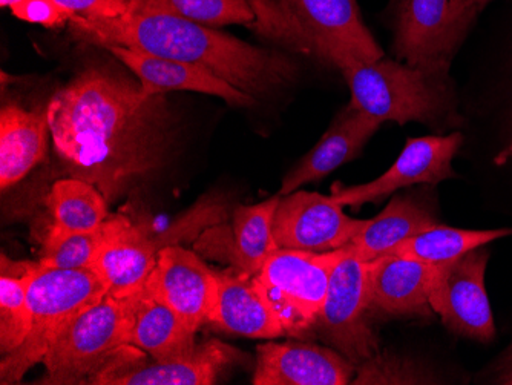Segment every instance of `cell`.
I'll return each instance as SVG.
<instances>
[{
	"label": "cell",
	"mask_w": 512,
	"mask_h": 385,
	"mask_svg": "<svg viewBox=\"0 0 512 385\" xmlns=\"http://www.w3.org/2000/svg\"><path fill=\"white\" fill-rule=\"evenodd\" d=\"M241 353L218 339L197 344L191 352L163 361L131 362L105 379L108 385H212Z\"/></svg>",
	"instance_id": "19"
},
{
	"label": "cell",
	"mask_w": 512,
	"mask_h": 385,
	"mask_svg": "<svg viewBox=\"0 0 512 385\" xmlns=\"http://www.w3.org/2000/svg\"><path fill=\"white\" fill-rule=\"evenodd\" d=\"M42 266V264H40ZM36 272V270H34ZM33 274L0 278V352L10 355L22 346L30 330L28 289Z\"/></svg>",
	"instance_id": "29"
},
{
	"label": "cell",
	"mask_w": 512,
	"mask_h": 385,
	"mask_svg": "<svg viewBox=\"0 0 512 385\" xmlns=\"http://www.w3.org/2000/svg\"><path fill=\"white\" fill-rule=\"evenodd\" d=\"M490 2H493V0H468V5L476 11H480L485 5L490 4Z\"/></svg>",
	"instance_id": "35"
},
{
	"label": "cell",
	"mask_w": 512,
	"mask_h": 385,
	"mask_svg": "<svg viewBox=\"0 0 512 385\" xmlns=\"http://www.w3.org/2000/svg\"><path fill=\"white\" fill-rule=\"evenodd\" d=\"M131 295H106L80 313L46 353L42 384H102L131 362L142 361L143 350L131 346Z\"/></svg>",
	"instance_id": "5"
},
{
	"label": "cell",
	"mask_w": 512,
	"mask_h": 385,
	"mask_svg": "<svg viewBox=\"0 0 512 385\" xmlns=\"http://www.w3.org/2000/svg\"><path fill=\"white\" fill-rule=\"evenodd\" d=\"M512 160V139L511 142L508 143V145L505 146V148L502 149V151L497 154V157L494 158V163H496L497 166H503L506 165V163L511 162Z\"/></svg>",
	"instance_id": "32"
},
{
	"label": "cell",
	"mask_w": 512,
	"mask_h": 385,
	"mask_svg": "<svg viewBox=\"0 0 512 385\" xmlns=\"http://www.w3.org/2000/svg\"><path fill=\"white\" fill-rule=\"evenodd\" d=\"M381 125L379 120L352 105L345 106L312 151L307 152L284 177L279 197L292 194L301 186L327 177L339 166L353 162Z\"/></svg>",
	"instance_id": "17"
},
{
	"label": "cell",
	"mask_w": 512,
	"mask_h": 385,
	"mask_svg": "<svg viewBox=\"0 0 512 385\" xmlns=\"http://www.w3.org/2000/svg\"><path fill=\"white\" fill-rule=\"evenodd\" d=\"M224 218L223 206L206 203L175 221L168 231L154 235L125 215H114L103 224L102 246L92 270L102 278L108 295L129 297L145 287L165 247L194 238L201 229L217 226Z\"/></svg>",
	"instance_id": "7"
},
{
	"label": "cell",
	"mask_w": 512,
	"mask_h": 385,
	"mask_svg": "<svg viewBox=\"0 0 512 385\" xmlns=\"http://www.w3.org/2000/svg\"><path fill=\"white\" fill-rule=\"evenodd\" d=\"M46 106L63 168L108 203L160 171L174 148L177 125L165 94L145 96L138 80L108 63L86 65Z\"/></svg>",
	"instance_id": "1"
},
{
	"label": "cell",
	"mask_w": 512,
	"mask_h": 385,
	"mask_svg": "<svg viewBox=\"0 0 512 385\" xmlns=\"http://www.w3.org/2000/svg\"><path fill=\"white\" fill-rule=\"evenodd\" d=\"M11 13L23 22L46 28L59 27L74 16L68 8L57 4L56 0H27L19 7L13 8Z\"/></svg>",
	"instance_id": "30"
},
{
	"label": "cell",
	"mask_w": 512,
	"mask_h": 385,
	"mask_svg": "<svg viewBox=\"0 0 512 385\" xmlns=\"http://www.w3.org/2000/svg\"><path fill=\"white\" fill-rule=\"evenodd\" d=\"M512 235V229L496 231H468V229L448 228L444 224H434L427 231L402 241L388 254L416 258L430 264L447 263L456 260L476 247L486 246L491 241Z\"/></svg>",
	"instance_id": "26"
},
{
	"label": "cell",
	"mask_w": 512,
	"mask_h": 385,
	"mask_svg": "<svg viewBox=\"0 0 512 385\" xmlns=\"http://www.w3.org/2000/svg\"><path fill=\"white\" fill-rule=\"evenodd\" d=\"M77 16L86 19H114L132 10V0H56Z\"/></svg>",
	"instance_id": "31"
},
{
	"label": "cell",
	"mask_w": 512,
	"mask_h": 385,
	"mask_svg": "<svg viewBox=\"0 0 512 385\" xmlns=\"http://www.w3.org/2000/svg\"><path fill=\"white\" fill-rule=\"evenodd\" d=\"M477 13L468 0H398L394 53L417 70L448 77Z\"/></svg>",
	"instance_id": "9"
},
{
	"label": "cell",
	"mask_w": 512,
	"mask_h": 385,
	"mask_svg": "<svg viewBox=\"0 0 512 385\" xmlns=\"http://www.w3.org/2000/svg\"><path fill=\"white\" fill-rule=\"evenodd\" d=\"M138 7L184 17L197 24L217 28L249 25L255 20L250 0H134Z\"/></svg>",
	"instance_id": "27"
},
{
	"label": "cell",
	"mask_w": 512,
	"mask_h": 385,
	"mask_svg": "<svg viewBox=\"0 0 512 385\" xmlns=\"http://www.w3.org/2000/svg\"><path fill=\"white\" fill-rule=\"evenodd\" d=\"M69 30L97 47H125L191 63L241 89L253 99L283 88L296 76L286 54L253 47L217 28L184 17L138 7L114 19H86L74 14Z\"/></svg>",
	"instance_id": "2"
},
{
	"label": "cell",
	"mask_w": 512,
	"mask_h": 385,
	"mask_svg": "<svg viewBox=\"0 0 512 385\" xmlns=\"http://www.w3.org/2000/svg\"><path fill=\"white\" fill-rule=\"evenodd\" d=\"M105 50L137 77L145 96H157L171 91H192L220 97L232 106H250L255 103L252 96L201 66L131 48L108 47Z\"/></svg>",
	"instance_id": "16"
},
{
	"label": "cell",
	"mask_w": 512,
	"mask_h": 385,
	"mask_svg": "<svg viewBox=\"0 0 512 385\" xmlns=\"http://www.w3.org/2000/svg\"><path fill=\"white\" fill-rule=\"evenodd\" d=\"M103 228L69 232L50 224L42 238L39 263L46 269H92L102 246Z\"/></svg>",
	"instance_id": "28"
},
{
	"label": "cell",
	"mask_w": 512,
	"mask_h": 385,
	"mask_svg": "<svg viewBox=\"0 0 512 385\" xmlns=\"http://www.w3.org/2000/svg\"><path fill=\"white\" fill-rule=\"evenodd\" d=\"M434 264L385 254L370 261L371 309L385 315H430Z\"/></svg>",
	"instance_id": "20"
},
{
	"label": "cell",
	"mask_w": 512,
	"mask_h": 385,
	"mask_svg": "<svg viewBox=\"0 0 512 385\" xmlns=\"http://www.w3.org/2000/svg\"><path fill=\"white\" fill-rule=\"evenodd\" d=\"M327 63L344 76L350 105L379 122H410L442 129L453 122L454 99L448 77L434 76L407 63L385 60L373 62L339 51Z\"/></svg>",
	"instance_id": "3"
},
{
	"label": "cell",
	"mask_w": 512,
	"mask_h": 385,
	"mask_svg": "<svg viewBox=\"0 0 512 385\" xmlns=\"http://www.w3.org/2000/svg\"><path fill=\"white\" fill-rule=\"evenodd\" d=\"M131 346L149 353L157 361L195 349V333L186 321L143 287L132 293Z\"/></svg>",
	"instance_id": "24"
},
{
	"label": "cell",
	"mask_w": 512,
	"mask_h": 385,
	"mask_svg": "<svg viewBox=\"0 0 512 385\" xmlns=\"http://www.w3.org/2000/svg\"><path fill=\"white\" fill-rule=\"evenodd\" d=\"M500 382L502 384H512V355L505 359L502 373H500Z\"/></svg>",
	"instance_id": "33"
},
{
	"label": "cell",
	"mask_w": 512,
	"mask_h": 385,
	"mask_svg": "<svg viewBox=\"0 0 512 385\" xmlns=\"http://www.w3.org/2000/svg\"><path fill=\"white\" fill-rule=\"evenodd\" d=\"M463 143V135H428L408 139L396 162L376 180L365 185H335L332 197L341 206L359 209L367 203H379L402 188L414 185H439L440 181L456 177L453 158Z\"/></svg>",
	"instance_id": "13"
},
{
	"label": "cell",
	"mask_w": 512,
	"mask_h": 385,
	"mask_svg": "<svg viewBox=\"0 0 512 385\" xmlns=\"http://www.w3.org/2000/svg\"><path fill=\"white\" fill-rule=\"evenodd\" d=\"M421 194L394 195L387 208L367 220L365 228L342 247L348 255L371 261L393 251L402 241L437 224L433 208Z\"/></svg>",
	"instance_id": "23"
},
{
	"label": "cell",
	"mask_w": 512,
	"mask_h": 385,
	"mask_svg": "<svg viewBox=\"0 0 512 385\" xmlns=\"http://www.w3.org/2000/svg\"><path fill=\"white\" fill-rule=\"evenodd\" d=\"M367 220H355L332 195L295 191L279 200L273 217V237L279 249L332 252L352 243Z\"/></svg>",
	"instance_id": "12"
},
{
	"label": "cell",
	"mask_w": 512,
	"mask_h": 385,
	"mask_svg": "<svg viewBox=\"0 0 512 385\" xmlns=\"http://www.w3.org/2000/svg\"><path fill=\"white\" fill-rule=\"evenodd\" d=\"M342 254V249L322 254L278 249L255 275L256 286L286 335L299 336L316 326L330 277Z\"/></svg>",
	"instance_id": "8"
},
{
	"label": "cell",
	"mask_w": 512,
	"mask_h": 385,
	"mask_svg": "<svg viewBox=\"0 0 512 385\" xmlns=\"http://www.w3.org/2000/svg\"><path fill=\"white\" fill-rule=\"evenodd\" d=\"M356 366L341 353L312 344L267 343L256 349L255 385H345Z\"/></svg>",
	"instance_id": "15"
},
{
	"label": "cell",
	"mask_w": 512,
	"mask_h": 385,
	"mask_svg": "<svg viewBox=\"0 0 512 385\" xmlns=\"http://www.w3.org/2000/svg\"><path fill=\"white\" fill-rule=\"evenodd\" d=\"M145 289L198 330L214 309L218 270L207 266L195 252L174 244L158 255Z\"/></svg>",
	"instance_id": "14"
},
{
	"label": "cell",
	"mask_w": 512,
	"mask_h": 385,
	"mask_svg": "<svg viewBox=\"0 0 512 385\" xmlns=\"http://www.w3.org/2000/svg\"><path fill=\"white\" fill-rule=\"evenodd\" d=\"M488 258L485 246H480L456 260L434 264L430 286V306L442 323L451 332L482 343L496 335L485 289Z\"/></svg>",
	"instance_id": "11"
},
{
	"label": "cell",
	"mask_w": 512,
	"mask_h": 385,
	"mask_svg": "<svg viewBox=\"0 0 512 385\" xmlns=\"http://www.w3.org/2000/svg\"><path fill=\"white\" fill-rule=\"evenodd\" d=\"M54 226L69 232H94L103 228L109 218L105 195L80 178L66 177L56 181L46 195Z\"/></svg>",
	"instance_id": "25"
},
{
	"label": "cell",
	"mask_w": 512,
	"mask_h": 385,
	"mask_svg": "<svg viewBox=\"0 0 512 385\" xmlns=\"http://www.w3.org/2000/svg\"><path fill=\"white\" fill-rule=\"evenodd\" d=\"M207 323L227 335L273 339L286 335L255 283V275L237 267L218 270V293Z\"/></svg>",
	"instance_id": "18"
},
{
	"label": "cell",
	"mask_w": 512,
	"mask_h": 385,
	"mask_svg": "<svg viewBox=\"0 0 512 385\" xmlns=\"http://www.w3.org/2000/svg\"><path fill=\"white\" fill-rule=\"evenodd\" d=\"M281 197L270 198L260 205L240 206L234 212L232 228L223 226L218 235L207 237V254L227 261L250 275H256L267 258L278 251L273 237V217Z\"/></svg>",
	"instance_id": "21"
},
{
	"label": "cell",
	"mask_w": 512,
	"mask_h": 385,
	"mask_svg": "<svg viewBox=\"0 0 512 385\" xmlns=\"http://www.w3.org/2000/svg\"><path fill=\"white\" fill-rule=\"evenodd\" d=\"M23 2H27V0H0V5H2V8H10V10H13V8L22 5Z\"/></svg>",
	"instance_id": "34"
},
{
	"label": "cell",
	"mask_w": 512,
	"mask_h": 385,
	"mask_svg": "<svg viewBox=\"0 0 512 385\" xmlns=\"http://www.w3.org/2000/svg\"><path fill=\"white\" fill-rule=\"evenodd\" d=\"M51 137L46 108L8 102L0 112V186L7 191L27 177L48 154Z\"/></svg>",
	"instance_id": "22"
},
{
	"label": "cell",
	"mask_w": 512,
	"mask_h": 385,
	"mask_svg": "<svg viewBox=\"0 0 512 385\" xmlns=\"http://www.w3.org/2000/svg\"><path fill=\"white\" fill-rule=\"evenodd\" d=\"M108 295L102 278L92 269L62 270L40 266L28 289L30 330L19 349L0 362V382L19 384L43 362L60 333L80 313Z\"/></svg>",
	"instance_id": "6"
},
{
	"label": "cell",
	"mask_w": 512,
	"mask_h": 385,
	"mask_svg": "<svg viewBox=\"0 0 512 385\" xmlns=\"http://www.w3.org/2000/svg\"><path fill=\"white\" fill-rule=\"evenodd\" d=\"M330 277L324 306L316 326L325 339L356 369L378 355L379 341L368 323L371 309L370 261L348 255L342 249Z\"/></svg>",
	"instance_id": "10"
},
{
	"label": "cell",
	"mask_w": 512,
	"mask_h": 385,
	"mask_svg": "<svg viewBox=\"0 0 512 385\" xmlns=\"http://www.w3.org/2000/svg\"><path fill=\"white\" fill-rule=\"evenodd\" d=\"M250 28L292 51L327 62L345 51L373 62L384 57L365 27L356 0H250Z\"/></svg>",
	"instance_id": "4"
}]
</instances>
